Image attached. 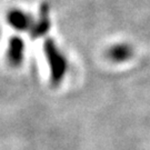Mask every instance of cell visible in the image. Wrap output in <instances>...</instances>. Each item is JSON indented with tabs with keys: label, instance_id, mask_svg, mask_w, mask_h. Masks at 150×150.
<instances>
[{
	"label": "cell",
	"instance_id": "obj_1",
	"mask_svg": "<svg viewBox=\"0 0 150 150\" xmlns=\"http://www.w3.org/2000/svg\"><path fill=\"white\" fill-rule=\"evenodd\" d=\"M43 51L50 68V81L54 87L59 86L67 74L68 61L54 39L47 38L43 42Z\"/></svg>",
	"mask_w": 150,
	"mask_h": 150
},
{
	"label": "cell",
	"instance_id": "obj_2",
	"mask_svg": "<svg viewBox=\"0 0 150 150\" xmlns=\"http://www.w3.org/2000/svg\"><path fill=\"white\" fill-rule=\"evenodd\" d=\"M51 26L50 20V8L47 2H42L39 8L38 19L33 22L31 29H30V37L32 40L38 38L43 37L49 31Z\"/></svg>",
	"mask_w": 150,
	"mask_h": 150
},
{
	"label": "cell",
	"instance_id": "obj_3",
	"mask_svg": "<svg viewBox=\"0 0 150 150\" xmlns=\"http://www.w3.org/2000/svg\"><path fill=\"white\" fill-rule=\"evenodd\" d=\"M25 42L20 37H11L7 50L8 62L12 67H19L23 60Z\"/></svg>",
	"mask_w": 150,
	"mask_h": 150
},
{
	"label": "cell",
	"instance_id": "obj_4",
	"mask_svg": "<svg viewBox=\"0 0 150 150\" xmlns=\"http://www.w3.org/2000/svg\"><path fill=\"white\" fill-rule=\"evenodd\" d=\"M7 20L11 27H13L16 30H19V31L30 30L35 22L30 15L19 9H13L9 11L7 15Z\"/></svg>",
	"mask_w": 150,
	"mask_h": 150
},
{
	"label": "cell",
	"instance_id": "obj_5",
	"mask_svg": "<svg viewBox=\"0 0 150 150\" xmlns=\"http://www.w3.org/2000/svg\"><path fill=\"white\" fill-rule=\"evenodd\" d=\"M134 56V50L128 43H117L108 50V57L115 62L127 61Z\"/></svg>",
	"mask_w": 150,
	"mask_h": 150
}]
</instances>
